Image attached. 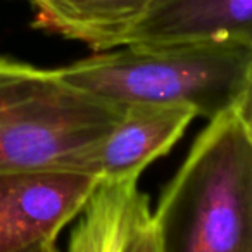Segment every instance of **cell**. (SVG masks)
<instances>
[{"instance_id":"cell-9","label":"cell","mask_w":252,"mask_h":252,"mask_svg":"<svg viewBox=\"0 0 252 252\" xmlns=\"http://www.w3.org/2000/svg\"><path fill=\"white\" fill-rule=\"evenodd\" d=\"M233 112L237 114L245 135H247L252 144V66L251 71H249L247 80H245L244 88L240 92V97L233 105Z\"/></svg>"},{"instance_id":"cell-3","label":"cell","mask_w":252,"mask_h":252,"mask_svg":"<svg viewBox=\"0 0 252 252\" xmlns=\"http://www.w3.org/2000/svg\"><path fill=\"white\" fill-rule=\"evenodd\" d=\"M125 109L74 87L59 67L0 57V173L76 171Z\"/></svg>"},{"instance_id":"cell-7","label":"cell","mask_w":252,"mask_h":252,"mask_svg":"<svg viewBox=\"0 0 252 252\" xmlns=\"http://www.w3.org/2000/svg\"><path fill=\"white\" fill-rule=\"evenodd\" d=\"M38 28L104 52L126 43L156 0H30Z\"/></svg>"},{"instance_id":"cell-4","label":"cell","mask_w":252,"mask_h":252,"mask_svg":"<svg viewBox=\"0 0 252 252\" xmlns=\"http://www.w3.org/2000/svg\"><path fill=\"white\" fill-rule=\"evenodd\" d=\"M100 180L80 171L0 173V252L56 242L78 218Z\"/></svg>"},{"instance_id":"cell-5","label":"cell","mask_w":252,"mask_h":252,"mask_svg":"<svg viewBox=\"0 0 252 252\" xmlns=\"http://www.w3.org/2000/svg\"><path fill=\"white\" fill-rule=\"evenodd\" d=\"M193 118L192 109L180 105H126L109 133L85 152L76 171L100 182L138 178L180 140Z\"/></svg>"},{"instance_id":"cell-10","label":"cell","mask_w":252,"mask_h":252,"mask_svg":"<svg viewBox=\"0 0 252 252\" xmlns=\"http://www.w3.org/2000/svg\"><path fill=\"white\" fill-rule=\"evenodd\" d=\"M125 252H158V238H156L152 216L137 230V233L128 242Z\"/></svg>"},{"instance_id":"cell-1","label":"cell","mask_w":252,"mask_h":252,"mask_svg":"<svg viewBox=\"0 0 252 252\" xmlns=\"http://www.w3.org/2000/svg\"><path fill=\"white\" fill-rule=\"evenodd\" d=\"M152 223L158 252H252V144L233 109L195 138Z\"/></svg>"},{"instance_id":"cell-8","label":"cell","mask_w":252,"mask_h":252,"mask_svg":"<svg viewBox=\"0 0 252 252\" xmlns=\"http://www.w3.org/2000/svg\"><path fill=\"white\" fill-rule=\"evenodd\" d=\"M152 216L138 178L100 182L80 214L67 252H125L137 230Z\"/></svg>"},{"instance_id":"cell-11","label":"cell","mask_w":252,"mask_h":252,"mask_svg":"<svg viewBox=\"0 0 252 252\" xmlns=\"http://www.w3.org/2000/svg\"><path fill=\"white\" fill-rule=\"evenodd\" d=\"M26 252H59L56 247V242H43V244H38L35 247L28 249Z\"/></svg>"},{"instance_id":"cell-6","label":"cell","mask_w":252,"mask_h":252,"mask_svg":"<svg viewBox=\"0 0 252 252\" xmlns=\"http://www.w3.org/2000/svg\"><path fill=\"white\" fill-rule=\"evenodd\" d=\"M195 42L252 49V0H156L125 45Z\"/></svg>"},{"instance_id":"cell-2","label":"cell","mask_w":252,"mask_h":252,"mask_svg":"<svg viewBox=\"0 0 252 252\" xmlns=\"http://www.w3.org/2000/svg\"><path fill=\"white\" fill-rule=\"evenodd\" d=\"M252 66V49L223 42L121 45L69 66L63 76L118 105L189 107L207 121L233 109Z\"/></svg>"}]
</instances>
